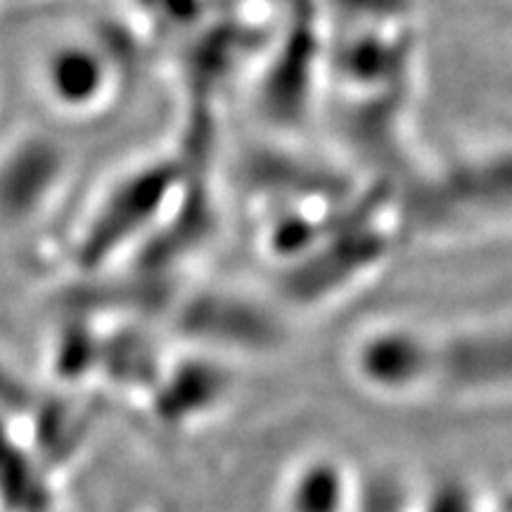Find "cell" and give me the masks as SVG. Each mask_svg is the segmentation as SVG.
I'll use <instances>...</instances> for the list:
<instances>
[{
    "mask_svg": "<svg viewBox=\"0 0 512 512\" xmlns=\"http://www.w3.org/2000/svg\"><path fill=\"white\" fill-rule=\"evenodd\" d=\"M354 489L337 465L311 463L297 472L287 491V512H351Z\"/></svg>",
    "mask_w": 512,
    "mask_h": 512,
    "instance_id": "obj_1",
    "label": "cell"
},
{
    "mask_svg": "<svg viewBox=\"0 0 512 512\" xmlns=\"http://www.w3.org/2000/svg\"><path fill=\"white\" fill-rule=\"evenodd\" d=\"M351 512H408V491L401 482L380 477L361 491L358 486Z\"/></svg>",
    "mask_w": 512,
    "mask_h": 512,
    "instance_id": "obj_2",
    "label": "cell"
}]
</instances>
